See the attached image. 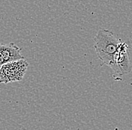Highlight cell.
<instances>
[{"instance_id":"6da1fadb","label":"cell","mask_w":132,"mask_h":130,"mask_svg":"<svg viewBox=\"0 0 132 130\" xmlns=\"http://www.w3.org/2000/svg\"><path fill=\"white\" fill-rule=\"evenodd\" d=\"M94 40V47L102 64L111 68L114 80H122V75L116 64V58L122 41L116 38L112 32L106 29L99 30Z\"/></svg>"},{"instance_id":"7a4b0ae2","label":"cell","mask_w":132,"mask_h":130,"mask_svg":"<svg viewBox=\"0 0 132 130\" xmlns=\"http://www.w3.org/2000/svg\"><path fill=\"white\" fill-rule=\"evenodd\" d=\"M28 67L29 63L26 58L3 65L0 68V83L8 84L21 81Z\"/></svg>"},{"instance_id":"3957f363","label":"cell","mask_w":132,"mask_h":130,"mask_svg":"<svg viewBox=\"0 0 132 130\" xmlns=\"http://www.w3.org/2000/svg\"><path fill=\"white\" fill-rule=\"evenodd\" d=\"M21 50L22 49L13 42L8 44L0 43V68L10 62L24 59Z\"/></svg>"},{"instance_id":"277c9868","label":"cell","mask_w":132,"mask_h":130,"mask_svg":"<svg viewBox=\"0 0 132 130\" xmlns=\"http://www.w3.org/2000/svg\"><path fill=\"white\" fill-rule=\"evenodd\" d=\"M116 61L122 76L131 72V64L128 55V47L126 43H122L116 55Z\"/></svg>"}]
</instances>
